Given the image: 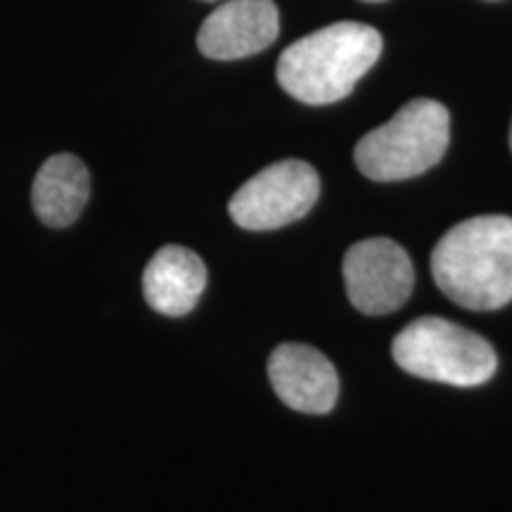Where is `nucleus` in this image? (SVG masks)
<instances>
[{"mask_svg": "<svg viewBox=\"0 0 512 512\" xmlns=\"http://www.w3.org/2000/svg\"><path fill=\"white\" fill-rule=\"evenodd\" d=\"M510 150H512V126H510Z\"/></svg>", "mask_w": 512, "mask_h": 512, "instance_id": "f8f14e48", "label": "nucleus"}, {"mask_svg": "<svg viewBox=\"0 0 512 512\" xmlns=\"http://www.w3.org/2000/svg\"><path fill=\"white\" fill-rule=\"evenodd\" d=\"M349 302L366 316H384L408 302L415 271L406 249L389 238L361 240L344 256Z\"/></svg>", "mask_w": 512, "mask_h": 512, "instance_id": "423d86ee", "label": "nucleus"}, {"mask_svg": "<svg viewBox=\"0 0 512 512\" xmlns=\"http://www.w3.org/2000/svg\"><path fill=\"white\" fill-rule=\"evenodd\" d=\"M268 377L278 399L292 411L323 415L335 408L339 377L328 356L309 344H280L268 358Z\"/></svg>", "mask_w": 512, "mask_h": 512, "instance_id": "6e6552de", "label": "nucleus"}, {"mask_svg": "<svg viewBox=\"0 0 512 512\" xmlns=\"http://www.w3.org/2000/svg\"><path fill=\"white\" fill-rule=\"evenodd\" d=\"M318 195L316 169L302 159H283L249 178L230 200L228 214L245 230H275L304 219Z\"/></svg>", "mask_w": 512, "mask_h": 512, "instance_id": "39448f33", "label": "nucleus"}, {"mask_svg": "<svg viewBox=\"0 0 512 512\" xmlns=\"http://www.w3.org/2000/svg\"><path fill=\"white\" fill-rule=\"evenodd\" d=\"M382 34L368 24L337 22L294 41L278 60V83L304 105H332L354 91L380 60Z\"/></svg>", "mask_w": 512, "mask_h": 512, "instance_id": "f03ea898", "label": "nucleus"}, {"mask_svg": "<svg viewBox=\"0 0 512 512\" xmlns=\"http://www.w3.org/2000/svg\"><path fill=\"white\" fill-rule=\"evenodd\" d=\"M280 12L273 0H228L204 19L197 48L209 60H242L273 46Z\"/></svg>", "mask_w": 512, "mask_h": 512, "instance_id": "0eeeda50", "label": "nucleus"}, {"mask_svg": "<svg viewBox=\"0 0 512 512\" xmlns=\"http://www.w3.org/2000/svg\"><path fill=\"white\" fill-rule=\"evenodd\" d=\"M207 287V266L192 249L166 245L152 256L143 273V294L150 309L162 316H185Z\"/></svg>", "mask_w": 512, "mask_h": 512, "instance_id": "1a4fd4ad", "label": "nucleus"}, {"mask_svg": "<svg viewBox=\"0 0 512 512\" xmlns=\"http://www.w3.org/2000/svg\"><path fill=\"white\" fill-rule=\"evenodd\" d=\"M91 197V176L74 155H53L34 178L31 202L36 216L50 228H67L79 219Z\"/></svg>", "mask_w": 512, "mask_h": 512, "instance_id": "9d476101", "label": "nucleus"}, {"mask_svg": "<svg viewBox=\"0 0 512 512\" xmlns=\"http://www.w3.org/2000/svg\"><path fill=\"white\" fill-rule=\"evenodd\" d=\"M392 356L401 370L422 380L477 387L498 368L496 351L477 332L446 318H418L394 337Z\"/></svg>", "mask_w": 512, "mask_h": 512, "instance_id": "20e7f679", "label": "nucleus"}, {"mask_svg": "<svg viewBox=\"0 0 512 512\" xmlns=\"http://www.w3.org/2000/svg\"><path fill=\"white\" fill-rule=\"evenodd\" d=\"M434 283L451 302L472 311L512 302V219L475 216L453 226L432 252Z\"/></svg>", "mask_w": 512, "mask_h": 512, "instance_id": "f257e3e1", "label": "nucleus"}, {"mask_svg": "<svg viewBox=\"0 0 512 512\" xmlns=\"http://www.w3.org/2000/svg\"><path fill=\"white\" fill-rule=\"evenodd\" d=\"M451 117L441 102L415 98L387 124L366 133L356 143L354 159L370 181L392 183L430 171L446 155Z\"/></svg>", "mask_w": 512, "mask_h": 512, "instance_id": "7ed1b4c3", "label": "nucleus"}, {"mask_svg": "<svg viewBox=\"0 0 512 512\" xmlns=\"http://www.w3.org/2000/svg\"><path fill=\"white\" fill-rule=\"evenodd\" d=\"M366 3H382V0H366Z\"/></svg>", "mask_w": 512, "mask_h": 512, "instance_id": "9b49d317", "label": "nucleus"}]
</instances>
